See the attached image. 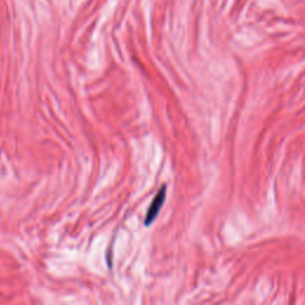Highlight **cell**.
<instances>
[{"label":"cell","instance_id":"6da1fadb","mask_svg":"<svg viewBox=\"0 0 305 305\" xmlns=\"http://www.w3.org/2000/svg\"><path fill=\"white\" fill-rule=\"evenodd\" d=\"M166 194H167V187H166V185H164L159 189V192L156 193L155 197H154L152 203H150L149 208H148L147 215L146 217H144V226L146 227H149L150 224H153L154 222H155L156 217H158L160 214V210L162 209V206H164L165 204Z\"/></svg>","mask_w":305,"mask_h":305}]
</instances>
